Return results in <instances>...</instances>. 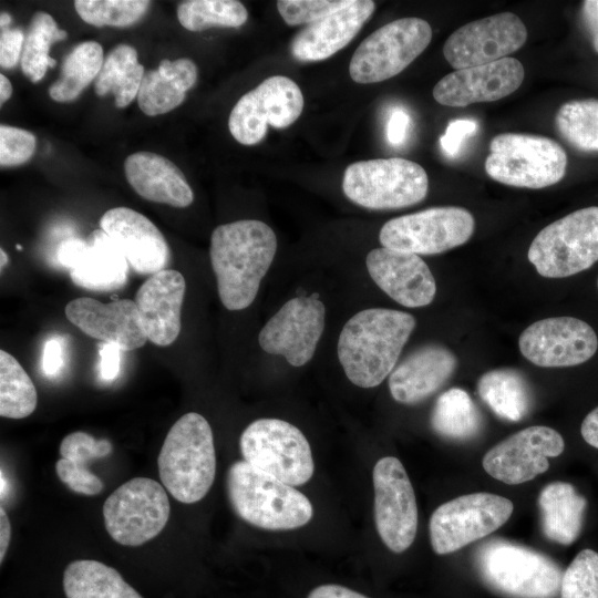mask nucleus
<instances>
[{"mask_svg": "<svg viewBox=\"0 0 598 598\" xmlns=\"http://www.w3.org/2000/svg\"><path fill=\"white\" fill-rule=\"evenodd\" d=\"M276 251V234L261 220L240 219L213 230L209 257L227 310H243L254 302Z\"/></svg>", "mask_w": 598, "mask_h": 598, "instance_id": "nucleus-1", "label": "nucleus"}, {"mask_svg": "<svg viewBox=\"0 0 598 598\" xmlns=\"http://www.w3.org/2000/svg\"><path fill=\"white\" fill-rule=\"evenodd\" d=\"M412 315L386 308H368L343 326L337 346L339 362L357 386L369 389L391 374L415 328Z\"/></svg>", "mask_w": 598, "mask_h": 598, "instance_id": "nucleus-2", "label": "nucleus"}, {"mask_svg": "<svg viewBox=\"0 0 598 598\" xmlns=\"http://www.w3.org/2000/svg\"><path fill=\"white\" fill-rule=\"evenodd\" d=\"M164 487L184 504L200 501L216 474L214 436L208 421L199 413L181 416L169 429L157 457Z\"/></svg>", "mask_w": 598, "mask_h": 598, "instance_id": "nucleus-3", "label": "nucleus"}, {"mask_svg": "<svg viewBox=\"0 0 598 598\" xmlns=\"http://www.w3.org/2000/svg\"><path fill=\"white\" fill-rule=\"evenodd\" d=\"M226 488L235 513L262 529L298 528L308 524L313 515L306 495L245 461L230 465Z\"/></svg>", "mask_w": 598, "mask_h": 598, "instance_id": "nucleus-4", "label": "nucleus"}, {"mask_svg": "<svg viewBox=\"0 0 598 598\" xmlns=\"http://www.w3.org/2000/svg\"><path fill=\"white\" fill-rule=\"evenodd\" d=\"M475 563L484 582L508 598H555L560 590V567L548 556L516 543H484Z\"/></svg>", "mask_w": 598, "mask_h": 598, "instance_id": "nucleus-5", "label": "nucleus"}, {"mask_svg": "<svg viewBox=\"0 0 598 598\" xmlns=\"http://www.w3.org/2000/svg\"><path fill=\"white\" fill-rule=\"evenodd\" d=\"M567 163L563 146L549 137L502 133L492 138L484 167L501 184L538 189L561 181Z\"/></svg>", "mask_w": 598, "mask_h": 598, "instance_id": "nucleus-6", "label": "nucleus"}, {"mask_svg": "<svg viewBox=\"0 0 598 598\" xmlns=\"http://www.w3.org/2000/svg\"><path fill=\"white\" fill-rule=\"evenodd\" d=\"M424 168L401 157L375 158L350 164L342 190L354 204L369 209H395L415 205L427 194Z\"/></svg>", "mask_w": 598, "mask_h": 598, "instance_id": "nucleus-7", "label": "nucleus"}, {"mask_svg": "<svg viewBox=\"0 0 598 598\" xmlns=\"http://www.w3.org/2000/svg\"><path fill=\"white\" fill-rule=\"evenodd\" d=\"M527 257L547 278H565L590 268L598 261V207L580 208L544 227Z\"/></svg>", "mask_w": 598, "mask_h": 598, "instance_id": "nucleus-8", "label": "nucleus"}, {"mask_svg": "<svg viewBox=\"0 0 598 598\" xmlns=\"http://www.w3.org/2000/svg\"><path fill=\"white\" fill-rule=\"evenodd\" d=\"M244 461L291 486L307 483L313 474L311 447L293 424L274 417L258 419L241 433Z\"/></svg>", "mask_w": 598, "mask_h": 598, "instance_id": "nucleus-9", "label": "nucleus"}, {"mask_svg": "<svg viewBox=\"0 0 598 598\" xmlns=\"http://www.w3.org/2000/svg\"><path fill=\"white\" fill-rule=\"evenodd\" d=\"M432 29L420 18L391 21L367 37L354 51L349 73L361 84L377 83L401 73L430 44Z\"/></svg>", "mask_w": 598, "mask_h": 598, "instance_id": "nucleus-10", "label": "nucleus"}, {"mask_svg": "<svg viewBox=\"0 0 598 598\" xmlns=\"http://www.w3.org/2000/svg\"><path fill=\"white\" fill-rule=\"evenodd\" d=\"M475 229L473 215L463 207H431L388 220L379 233L382 247L435 255L465 244Z\"/></svg>", "mask_w": 598, "mask_h": 598, "instance_id": "nucleus-11", "label": "nucleus"}, {"mask_svg": "<svg viewBox=\"0 0 598 598\" xmlns=\"http://www.w3.org/2000/svg\"><path fill=\"white\" fill-rule=\"evenodd\" d=\"M169 513L164 487L148 477H135L122 484L103 505L109 535L124 546H140L157 536Z\"/></svg>", "mask_w": 598, "mask_h": 598, "instance_id": "nucleus-12", "label": "nucleus"}, {"mask_svg": "<svg viewBox=\"0 0 598 598\" xmlns=\"http://www.w3.org/2000/svg\"><path fill=\"white\" fill-rule=\"evenodd\" d=\"M512 501L491 493H472L440 505L430 518V542L439 555L456 551L503 526L513 514Z\"/></svg>", "mask_w": 598, "mask_h": 598, "instance_id": "nucleus-13", "label": "nucleus"}, {"mask_svg": "<svg viewBox=\"0 0 598 598\" xmlns=\"http://www.w3.org/2000/svg\"><path fill=\"white\" fill-rule=\"evenodd\" d=\"M303 103L295 81L283 75L269 76L238 100L230 112L228 128L240 144L255 145L264 140L268 125L286 128L296 122Z\"/></svg>", "mask_w": 598, "mask_h": 598, "instance_id": "nucleus-14", "label": "nucleus"}, {"mask_svg": "<svg viewBox=\"0 0 598 598\" xmlns=\"http://www.w3.org/2000/svg\"><path fill=\"white\" fill-rule=\"evenodd\" d=\"M374 520L378 534L393 553L406 550L417 529L413 486L400 460L380 458L373 468Z\"/></svg>", "mask_w": 598, "mask_h": 598, "instance_id": "nucleus-15", "label": "nucleus"}, {"mask_svg": "<svg viewBox=\"0 0 598 598\" xmlns=\"http://www.w3.org/2000/svg\"><path fill=\"white\" fill-rule=\"evenodd\" d=\"M326 307L316 293L286 301L261 328L260 348L281 355L292 367L308 363L324 330Z\"/></svg>", "mask_w": 598, "mask_h": 598, "instance_id": "nucleus-16", "label": "nucleus"}, {"mask_svg": "<svg viewBox=\"0 0 598 598\" xmlns=\"http://www.w3.org/2000/svg\"><path fill=\"white\" fill-rule=\"evenodd\" d=\"M527 40L524 22L512 12H501L468 22L445 41L443 54L456 70L507 58Z\"/></svg>", "mask_w": 598, "mask_h": 598, "instance_id": "nucleus-17", "label": "nucleus"}, {"mask_svg": "<svg viewBox=\"0 0 598 598\" xmlns=\"http://www.w3.org/2000/svg\"><path fill=\"white\" fill-rule=\"evenodd\" d=\"M520 353L544 368H561L588 361L598 349V338L585 321L569 316L550 317L529 324L519 336Z\"/></svg>", "mask_w": 598, "mask_h": 598, "instance_id": "nucleus-18", "label": "nucleus"}, {"mask_svg": "<svg viewBox=\"0 0 598 598\" xmlns=\"http://www.w3.org/2000/svg\"><path fill=\"white\" fill-rule=\"evenodd\" d=\"M563 436L543 425L518 431L486 452L483 467L487 474L508 485H518L549 468V457L564 452Z\"/></svg>", "mask_w": 598, "mask_h": 598, "instance_id": "nucleus-19", "label": "nucleus"}, {"mask_svg": "<svg viewBox=\"0 0 598 598\" xmlns=\"http://www.w3.org/2000/svg\"><path fill=\"white\" fill-rule=\"evenodd\" d=\"M59 261L70 269L79 287L93 291H113L127 281L128 262L118 247L100 229L89 239H69L58 250Z\"/></svg>", "mask_w": 598, "mask_h": 598, "instance_id": "nucleus-20", "label": "nucleus"}, {"mask_svg": "<svg viewBox=\"0 0 598 598\" xmlns=\"http://www.w3.org/2000/svg\"><path fill=\"white\" fill-rule=\"evenodd\" d=\"M524 76L523 64L507 56L448 73L435 84L433 97L437 103L452 107L494 102L515 92Z\"/></svg>", "mask_w": 598, "mask_h": 598, "instance_id": "nucleus-21", "label": "nucleus"}, {"mask_svg": "<svg viewBox=\"0 0 598 598\" xmlns=\"http://www.w3.org/2000/svg\"><path fill=\"white\" fill-rule=\"evenodd\" d=\"M365 266L375 285L401 306L424 307L435 297L434 276L419 255L380 247L368 252Z\"/></svg>", "mask_w": 598, "mask_h": 598, "instance_id": "nucleus-22", "label": "nucleus"}, {"mask_svg": "<svg viewBox=\"0 0 598 598\" xmlns=\"http://www.w3.org/2000/svg\"><path fill=\"white\" fill-rule=\"evenodd\" d=\"M100 227L122 251L128 265L140 275H154L169 260V247L161 230L143 214L128 208L106 210Z\"/></svg>", "mask_w": 598, "mask_h": 598, "instance_id": "nucleus-23", "label": "nucleus"}, {"mask_svg": "<svg viewBox=\"0 0 598 598\" xmlns=\"http://www.w3.org/2000/svg\"><path fill=\"white\" fill-rule=\"evenodd\" d=\"M64 311L68 320L83 333L105 343H115L122 351L138 349L147 341L134 300L103 303L81 297L71 300Z\"/></svg>", "mask_w": 598, "mask_h": 598, "instance_id": "nucleus-24", "label": "nucleus"}, {"mask_svg": "<svg viewBox=\"0 0 598 598\" xmlns=\"http://www.w3.org/2000/svg\"><path fill=\"white\" fill-rule=\"evenodd\" d=\"M185 290L184 276L174 269L152 275L138 288L134 301L143 331L152 343L167 347L177 339Z\"/></svg>", "mask_w": 598, "mask_h": 598, "instance_id": "nucleus-25", "label": "nucleus"}, {"mask_svg": "<svg viewBox=\"0 0 598 598\" xmlns=\"http://www.w3.org/2000/svg\"><path fill=\"white\" fill-rule=\"evenodd\" d=\"M371 0H351L344 8L308 24L291 40V55L301 62L322 61L343 49L374 12Z\"/></svg>", "mask_w": 598, "mask_h": 598, "instance_id": "nucleus-26", "label": "nucleus"}, {"mask_svg": "<svg viewBox=\"0 0 598 598\" xmlns=\"http://www.w3.org/2000/svg\"><path fill=\"white\" fill-rule=\"evenodd\" d=\"M456 364V357L444 346H422L393 369L389 377L390 393L400 403H419L445 384Z\"/></svg>", "mask_w": 598, "mask_h": 598, "instance_id": "nucleus-27", "label": "nucleus"}, {"mask_svg": "<svg viewBox=\"0 0 598 598\" xmlns=\"http://www.w3.org/2000/svg\"><path fill=\"white\" fill-rule=\"evenodd\" d=\"M125 176L131 187L144 199L173 207H187L194 194L181 169L166 157L137 152L124 163Z\"/></svg>", "mask_w": 598, "mask_h": 598, "instance_id": "nucleus-28", "label": "nucleus"}, {"mask_svg": "<svg viewBox=\"0 0 598 598\" xmlns=\"http://www.w3.org/2000/svg\"><path fill=\"white\" fill-rule=\"evenodd\" d=\"M586 506V498L571 484L561 481L547 484L538 495L545 536L560 545L573 544L581 532Z\"/></svg>", "mask_w": 598, "mask_h": 598, "instance_id": "nucleus-29", "label": "nucleus"}, {"mask_svg": "<svg viewBox=\"0 0 598 598\" xmlns=\"http://www.w3.org/2000/svg\"><path fill=\"white\" fill-rule=\"evenodd\" d=\"M63 590L66 598H143L116 569L93 559L66 566Z\"/></svg>", "mask_w": 598, "mask_h": 598, "instance_id": "nucleus-30", "label": "nucleus"}, {"mask_svg": "<svg viewBox=\"0 0 598 598\" xmlns=\"http://www.w3.org/2000/svg\"><path fill=\"white\" fill-rule=\"evenodd\" d=\"M481 399L499 417L517 422L530 410L532 395L524 377L513 369L484 373L477 383Z\"/></svg>", "mask_w": 598, "mask_h": 598, "instance_id": "nucleus-31", "label": "nucleus"}, {"mask_svg": "<svg viewBox=\"0 0 598 598\" xmlns=\"http://www.w3.org/2000/svg\"><path fill=\"white\" fill-rule=\"evenodd\" d=\"M144 74V66L137 61L136 50L131 45L120 44L105 58L95 79V93L99 96L113 93L116 107H125L137 96Z\"/></svg>", "mask_w": 598, "mask_h": 598, "instance_id": "nucleus-32", "label": "nucleus"}, {"mask_svg": "<svg viewBox=\"0 0 598 598\" xmlns=\"http://www.w3.org/2000/svg\"><path fill=\"white\" fill-rule=\"evenodd\" d=\"M103 49L95 41L79 43L64 58L60 78L50 86L49 95L56 102H70L97 78L103 65Z\"/></svg>", "mask_w": 598, "mask_h": 598, "instance_id": "nucleus-33", "label": "nucleus"}, {"mask_svg": "<svg viewBox=\"0 0 598 598\" xmlns=\"http://www.w3.org/2000/svg\"><path fill=\"white\" fill-rule=\"evenodd\" d=\"M481 425L478 409L463 389H448L436 399L431 413V426L439 435L467 440L477 434Z\"/></svg>", "mask_w": 598, "mask_h": 598, "instance_id": "nucleus-34", "label": "nucleus"}, {"mask_svg": "<svg viewBox=\"0 0 598 598\" xmlns=\"http://www.w3.org/2000/svg\"><path fill=\"white\" fill-rule=\"evenodd\" d=\"M66 37V31L58 28L51 14L44 11L33 14L21 54V70L31 82H39L48 68L56 65V61L49 55L50 45Z\"/></svg>", "mask_w": 598, "mask_h": 598, "instance_id": "nucleus-35", "label": "nucleus"}, {"mask_svg": "<svg viewBox=\"0 0 598 598\" xmlns=\"http://www.w3.org/2000/svg\"><path fill=\"white\" fill-rule=\"evenodd\" d=\"M37 389L19 361L0 350V415L23 419L35 410Z\"/></svg>", "mask_w": 598, "mask_h": 598, "instance_id": "nucleus-36", "label": "nucleus"}, {"mask_svg": "<svg viewBox=\"0 0 598 598\" xmlns=\"http://www.w3.org/2000/svg\"><path fill=\"white\" fill-rule=\"evenodd\" d=\"M559 135L574 148L598 152V100L582 99L564 103L555 116Z\"/></svg>", "mask_w": 598, "mask_h": 598, "instance_id": "nucleus-37", "label": "nucleus"}, {"mask_svg": "<svg viewBox=\"0 0 598 598\" xmlns=\"http://www.w3.org/2000/svg\"><path fill=\"white\" fill-rule=\"evenodd\" d=\"M179 23L189 31L212 27L238 28L248 18L245 6L236 0H187L177 9Z\"/></svg>", "mask_w": 598, "mask_h": 598, "instance_id": "nucleus-38", "label": "nucleus"}, {"mask_svg": "<svg viewBox=\"0 0 598 598\" xmlns=\"http://www.w3.org/2000/svg\"><path fill=\"white\" fill-rule=\"evenodd\" d=\"M145 0H76L80 18L94 27H126L140 20L150 7Z\"/></svg>", "mask_w": 598, "mask_h": 598, "instance_id": "nucleus-39", "label": "nucleus"}, {"mask_svg": "<svg viewBox=\"0 0 598 598\" xmlns=\"http://www.w3.org/2000/svg\"><path fill=\"white\" fill-rule=\"evenodd\" d=\"M185 94L184 89L156 69L144 74L137 93V103L143 113L155 116L177 107L184 101Z\"/></svg>", "mask_w": 598, "mask_h": 598, "instance_id": "nucleus-40", "label": "nucleus"}, {"mask_svg": "<svg viewBox=\"0 0 598 598\" xmlns=\"http://www.w3.org/2000/svg\"><path fill=\"white\" fill-rule=\"evenodd\" d=\"M560 598H598V553L580 550L563 574Z\"/></svg>", "mask_w": 598, "mask_h": 598, "instance_id": "nucleus-41", "label": "nucleus"}, {"mask_svg": "<svg viewBox=\"0 0 598 598\" xmlns=\"http://www.w3.org/2000/svg\"><path fill=\"white\" fill-rule=\"evenodd\" d=\"M351 0H279L277 9L288 25L311 24L344 8Z\"/></svg>", "mask_w": 598, "mask_h": 598, "instance_id": "nucleus-42", "label": "nucleus"}, {"mask_svg": "<svg viewBox=\"0 0 598 598\" xmlns=\"http://www.w3.org/2000/svg\"><path fill=\"white\" fill-rule=\"evenodd\" d=\"M35 150L34 135L23 128L0 126V165L17 166L28 162Z\"/></svg>", "mask_w": 598, "mask_h": 598, "instance_id": "nucleus-43", "label": "nucleus"}, {"mask_svg": "<svg viewBox=\"0 0 598 598\" xmlns=\"http://www.w3.org/2000/svg\"><path fill=\"white\" fill-rule=\"evenodd\" d=\"M62 458L86 463L90 460L104 457L112 451V444L105 439L96 440L82 431L68 434L61 442Z\"/></svg>", "mask_w": 598, "mask_h": 598, "instance_id": "nucleus-44", "label": "nucleus"}, {"mask_svg": "<svg viewBox=\"0 0 598 598\" xmlns=\"http://www.w3.org/2000/svg\"><path fill=\"white\" fill-rule=\"evenodd\" d=\"M58 477L70 489L83 495H96L103 488L102 481L87 470L84 463L60 458L55 463Z\"/></svg>", "mask_w": 598, "mask_h": 598, "instance_id": "nucleus-45", "label": "nucleus"}, {"mask_svg": "<svg viewBox=\"0 0 598 598\" xmlns=\"http://www.w3.org/2000/svg\"><path fill=\"white\" fill-rule=\"evenodd\" d=\"M478 130V124L472 118H456L451 121L445 133L440 138L441 150L445 156L454 158L458 155L464 140L473 136Z\"/></svg>", "mask_w": 598, "mask_h": 598, "instance_id": "nucleus-46", "label": "nucleus"}, {"mask_svg": "<svg viewBox=\"0 0 598 598\" xmlns=\"http://www.w3.org/2000/svg\"><path fill=\"white\" fill-rule=\"evenodd\" d=\"M158 72L165 78L177 83L186 92L194 86L197 80V66L189 59H177L169 61L164 59L161 61Z\"/></svg>", "mask_w": 598, "mask_h": 598, "instance_id": "nucleus-47", "label": "nucleus"}, {"mask_svg": "<svg viewBox=\"0 0 598 598\" xmlns=\"http://www.w3.org/2000/svg\"><path fill=\"white\" fill-rule=\"evenodd\" d=\"M24 39V33L20 29H2L0 34L1 68L11 69L21 60Z\"/></svg>", "mask_w": 598, "mask_h": 598, "instance_id": "nucleus-48", "label": "nucleus"}, {"mask_svg": "<svg viewBox=\"0 0 598 598\" xmlns=\"http://www.w3.org/2000/svg\"><path fill=\"white\" fill-rule=\"evenodd\" d=\"M122 349L115 343H105L100 348V375L104 381H113L120 373Z\"/></svg>", "mask_w": 598, "mask_h": 598, "instance_id": "nucleus-49", "label": "nucleus"}, {"mask_svg": "<svg viewBox=\"0 0 598 598\" xmlns=\"http://www.w3.org/2000/svg\"><path fill=\"white\" fill-rule=\"evenodd\" d=\"M411 118L404 110L395 109L392 111L386 123V140L391 145L399 146L405 142Z\"/></svg>", "mask_w": 598, "mask_h": 598, "instance_id": "nucleus-50", "label": "nucleus"}, {"mask_svg": "<svg viewBox=\"0 0 598 598\" xmlns=\"http://www.w3.org/2000/svg\"><path fill=\"white\" fill-rule=\"evenodd\" d=\"M580 17L592 48L598 53V0H585L581 3Z\"/></svg>", "mask_w": 598, "mask_h": 598, "instance_id": "nucleus-51", "label": "nucleus"}, {"mask_svg": "<svg viewBox=\"0 0 598 598\" xmlns=\"http://www.w3.org/2000/svg\"><path fill=\"white\" fill-rule=\"evenodd\" d=\"M62 347L58 339L49 340L42 354V370L47 375H54L62 367Z\"/></svg>", "mask_w": 598, "mask_h": 598, "instance_id": "nucleus-52", "label": "nucleus"}, {"mask_svg": "<svg viewBox=\"0 0 598 598\" xmlns=\"http://www.w3.org/2000/svg\"><path fill=\"white\" fill-rule=\"evenodd\" d=\"M307 598H369L340 585H321L312 589Z\"/></svg>", "mask_w": 598, "mask_h": 598, "instance_id": "nucleus-53", "label": "nucleus"}, {"mask_svg": "<svg viewBox=\"0 0 598 598\" xmlns=\"http://www.w3.org/2000/svg\"><path fill=\"white\" fill-rule=\"evenodd\" d=\"M580 432L586 443L598 448V406L586 415Z\"/></svg>", "mask_w": 598, "mask_h": 598, "instance_id": "nucleus-54", "label": "nucleus"}, {"mask_svg": "<svg viewBox=\"0 0 598 598\" xmlns=\"http://www.w3.org/2000/svg\"><path fill=\"white\" fill-rule=\"evenodd\" d=\"M11 539V524L10 519L3 508L0 507V561H3V558L7 554L9 544Z\"/></svg>", "mask_w": 598, "mask_h": 598, "instance_id": "nucleus-55", "label": "nucleus"}, {"mask_svg": "<svg viewBox=\"0 0 598 598\" xmlns=\"http://www.w3.org/2000/svg\"><path fill=\"white\" fill-rule=\"evenodd\" d=\"M12 94V85L7 76L0 74V104L2 105Z\"/></svg>", "mask_w": 598, "mask_h": 598, "instance_id": "nucleus-56", "label": "nucleus"}, {"mask_svg": "<svg viewBox=\"0 0 598 598\" xmlns=\"http://www.w3.org/2000/svg\"><path fill=\"white\" fill-rule=\"evenodd\" d=\"M10 22H11V17H10V14L7 13V12H2V13L0 14V25H1V28H2V29H3V28L6 29V28L10 24Z\"/></svg>", "mask_w": 598, "mask_h": 598, "instance_id": "nucleus-57", "label": "nucleus"}, {"mask_svg": "<svg viewBox=\"0 0 598 598\" xmlns=\"http://www.w3.org/2000/svg\"><path fill=\"white\" fill-rule=\"evenodd\" d=\"M0 256H1V270L3 269V267L7 265L8 262V257H7V254L3 251V249L0 250Z\"/></svg>", "mask_w": 598, "mask_h": 598, "instance_id": "nucleus-58", "label": "nucleus"}, {"mask_svg": "<svg viewBox=\"0 0 598 598\" xmlns=\"http://www.w3.org/2000/svg\"><path fill=\"white\" fill-rule=\"evenodd\" d=\"M16 248H17L18 250H22V247H21L19 244L16 245Z\"/></svg>", "mask_w": 598, "mask_h": 598, "instance_id": "nucleus-59", "label": "nucleus"}, {"mask_svg": "<svg viewBox=\"0 0 598 598\" xmlns=\"http://www.w3.org/2000/svg\"><path fill=\"white\" fill-rule=\"evenodd\" d=\"M597 286H598V280H597Z\"/></svg>", "mask_w": 598, "mask_h": 598, "instance_id": "nucleus-60", "label": "nucleus"}]
</instances>
